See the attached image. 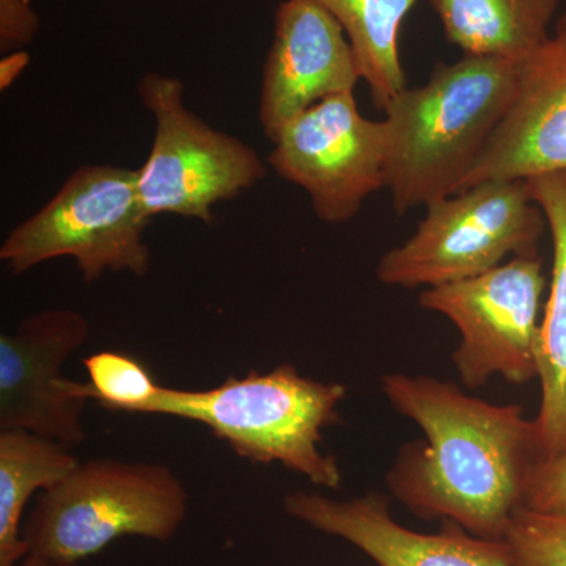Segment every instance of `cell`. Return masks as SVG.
Listing matches in <instances>:
<instances>
[{
	"instance_id": "12",
	"label": "cell",
	"mask_w": 566,
	"mask_h": 566,
	"mask_svg": "<svg viewBox=\"0 0 566 566\" xmlns=\"http://www.w3.org/2000/svg\"><path fill=\"white\" fill-rule=\"evenodd\" d=\"M566 174V11L523 63L512 106L458 192L483 181Z\"/></svg>"
},
{
	"instance_id": "15",
	"label": "cell",
	"mask_w": 566,
	"mask_h": 566,
	"mask_svg": "<svg viewBox=\"0 0 566 566\" xmlns=\"http://www.w3.org/2000/svg\"><path fill=\"white\" fill-rule=\"evenodd\" d=\"M446 39L474 57L524 62L547 39L558 0H428Z\"/></svg>"
},
{
	"instance_id": "9",
	"label": "cell",
	"mask_w": 566,
	"mask_h": 566,
	"mask_svg": "<svg viewBox=\"0 0 566 566\" xmlns=\"http://www.w3.org/2000/svg\"><path fill=\"white\" fill-rule=\"evenodd\" d=\"M273 144L268 163L308 193L324 222L349 221L371 193L386 188L385 123L365 118L354 92L315 104Z\"/></svg>"
},
{
	"instance_id": "20",
	"label": "cell",
	"mask_w": 566,
	"mask_h": 566,
	"mask_svg": "<svg viewBox=\"0 0 566 566\" xmlns=\"http://www.w3.org/2000/svg\"><path fill=\"white\" fill-rule=\"evenodd\" d=\"M524 509L566 517V455L536 464Z\"/></svg>"
},
{
	"instance_id": "22",
	"label": "cell",
	"mask_w": 566,
	"mask_h": 566,
	"mask_svg": "<svg viewBox=\"0 0 566 566\" xmlns=\"http://www.w3.org/2000/svg\"><path fill=\"white\" fill-rule=\"evenodd\" d=\"M28 63L29 55L24 51L10 52L6 59H2V62H0V87H2V91L9 88L17 81Z\"/></svg>"
},
{
	"instance_id": "19",
	"label": "cell",
	"mask_w": 566,
	"mask_h": 566,
	"mask_svg": "<svg viewBox=\"0 0 566 566\" xmlns=\"http://www.w3.org/2000/svg\"><path fill=\"white\" fill-rule=\"evenodd\" d=\"M513 566H566V517L520 509L504 538Z\"/></svg>"
},
{
	"instance_id": "2",
	"label": "cell",
	"mask_w": 566,
	"mask_h": 566,
	"mask_svg": "<svg viewBox=\"0 0 566 566\" xmlns=\"http://www.w3.org/2000/svg\"><path fill=\"white\" fill-rule=\"evenodd\" d=\"M521 63L474 55L439 62L427 84L387 104L386 189L397 214L458 192L512 106Z\"/></svg>"
},
{
	"instance_id": "10",
	"label": "cell",
	"mask_w": 566,
	"mask_h": 566,
	"mask_svg": "<svg viewBox=\"0 0 566 566\" xmlns=\"http://www.w3.org/2000/svg\"><path fill=\"white\" fill-rule=\"evenodd\" d=\"M88 335L87 318L69 308L39 312L0 335V431H31L70 449L87 439L82 416L91 398L63 365Z\"/></svg>"
},
{
	"instance_id": "11",
	"label": "cell",
	"mask_w": 566,
	"mask_h": 566,
	"mask_svg": "<svg viewBox=\"0 0 566 566\" xmlns=\"http://www.w3.org/2000/svg\"><path fill=\"white\" fill-rule=\"evenodd\" d=\"M360 80L356 52L333 14L315 0H283L260 93L259 118L268 139L277 140L315 104L354 92Z\"/></svg>"
},
{
	"instance_id": "13",
	"label": "cell",
	"mask_w": 566,
	"mask_h": 566,
	"mask_svg": "<svg viewBox=\"0 0 566 566\" xmlns=\"http://www.w3.org/2000/svg\"><path fill=\"white\" fill-rule=\"evenodd\" d=\"M286 515L323 534L338 536L378 566H513L504 539H486L442 521L438 534H419L398 524L378 493L331 499L294 491L283 499Z\"/></svg>"
},
{
	"instance_id": "5",
	"label": "cell",
	"mask_w": 566,
	"mask_h": 566,
	"mask_svg": "<svg viewBox=\"0 0 566 566\" xmlns=\"http://www.w3.org/2000/svg\"><path fill=\"white\" fill-rule=\"evenodd\" d=\"M406 243L376 266L387 286L433 289L486 273L505 256H536L546 219L527 180L483 181L428 205Z\"/></svg>"
},
{
	"instance_id": "1",
	"label": "cell",
	"mask_w": 566,
	"mask_h": 566,
	"mask_svg": "<svg viewBox=\"0 0 566 566\" xmlns=\"http://www.w3.org/2000/svg\"><path fill=\"white\" fill-rule=\"evenodd\" d=\"M381 389L424 434L401 447L387 472L394 497L424 521L504 539L542 461L535 420L523 406L488 403L430 376L385 375Z\"/></svg>"
},
{
	"instance_id": "21",
	"label": "cell",
	"mask_w": 566,
	"mask_h": 566,
	"mask_svg": "<svg viewBox=\"0 0 566 566\" xmlns=\"http://www.w3.org/2000/svg\"><path fill=\"white\" fill-rule=\"evenodd\" d=\"M39 18L31 0H0V46L2 51H20L35 36Z\"/></svg>"
},
{
	"instance_id": "16",
	"label": "cell",
	"mask_w": 566,
	"mask_h": 566,
	"mask_svg": "<svg viewBox=\"0 0 566 566\" xmlns=\"http://www.w3.org/2000/svg\"><path fill=\"white\" fill-rule=\"evenodd\" d=\"M77 464L61 442L31 431H0V566H18L29 556L21 531L29 499L57 485Z\"/></svg>"
},
{
	"instance_id": "4",
	"label": "cell",
	"mask_w": 566,
	"mask_h": 566,
	"mask_svg": "<svg viewBox=\"0 0 566 566\" xmlns=\"http://www.w3.org/2000/svg\"><path fill=\"white\" fill-rule=\"evenodd\" d=\"M188 509V491L169 465L85 461L41 493L22 538L29 553L74 566L122 536L169 542Z\"/></svg>"
},
{
	"instance_id": "17",
	"label": "cell",
	"mask_w": 566,
	"mask_h": 566,
	"mask_svg": "<svg viewBox=\"0 0 566 566\" xmlns=\"http://www.w3.org/2000/svg\"><path fill=\"white\" fill-rule=\"evenodd\" d=\"M344 28L371 99L385 109L406 88L401 28L419 0H315Z\"/></svg>"
},
{
	"instance_id": "8",
	"label": "cell",
	"mask_w": 566,
	"mask_h": 566,
	"mask_svg": "<svg viewBox=\"0 0 566 566\" xmlns=\"http://www.w3.org/2000/svg\"><path fill=\"white\" fill-rule=\"evenodd\" d=\"M545 285L538 255L513 256L476 277L420 293V307L444 315L461 335L452 360L465 387L476 389L494 375L512 385L538 378Z\"/></svg>"
},
{
	"instance_id": "14",
	"label": "cell",
	"mask_w": 566,
	"mask_h": 566,
	"mask_svg": "<svg viewBox=\"0 0 566 566\" xmlns=\"http://www.w3.org/2000/svg\"><path fill=\"white\" fill-rule=\"evenodd\" d=\"M527 185L554 244L553 281L536 352L542 405L534 419L542 461H549L566 455V174L542 175Z\"/></svg>"
},
{
	"instance_id": "7",
	"label": "cell",
	"mask_w": 566,
	"mask_h": 566,
	"mask_svg": "<svg viewBox=\"0 0 566 566\" xmlns=\"http://www.w3.org/2000/svg\"><path fill=\"white\" fill-rule=\"evenodd\" d=\"M139 95L155 117L151 151L137 170V193L151 219L177 214L210 223L216 203L263 180L266 167L255 150L193 115L177 77L145 74Z\"/></svg>"
},
{
	"instance_id": "3",
	"label": "cell",
	"mask_w": 566,
	"mask_h": 566,
	"mask_svg": "<svg viewBox=\"0 0 566 566\" xmlns=\"http://www.w3.org/2000/svg\"><path fill=\"white\" fill-rule=\"evenodd\" d=\"M345 395V386L305 378L282 364L270 374L230 376L212 389L163 387L147 416L202 423L251 463H281L315 486L337 490L340 465L319 444L324 428L337 423Z\"/></svg>"
},
{
	"instance_id": "23",
	"label": "cell",
	"mask_w": 566,
	"mask_h": 566,
	"mask_svg": "<svg viewBox=\"0 0 566 566\" xmlns=\"http://www.w3.org/2000/svg\"><path fill=\"white\" fill-rule=\"evenodd\" d=\"M18 566H62L50 560V558L41 557L39 554L29 553V556L24 558Z\"/></svg>"
},
{
	"instance_id": "6",
	"label": "cell",
	"mask_w": 566,
	"mask_h": 566,
	"mask_svg": "<svg viewBox=\"0 0 566 566\" xmlns=\"http://www.w3.org/2000/svg\"><path fill=\"white\" fill-rule=\"evenodd\" d=\"M150 221L137 193V170L88 164L7 237L0 260L13 274L71 256L85 282L107 271L142 277L150 270L144 240Z\"/></svg>"
},
{
	"instance_id": "18",
	"label": "cell",
	"mask_w": 566,
	"mask_h": 566,
	"mask_svg": "<svg viewBox=\"0 0 566 566\" xmlns=\"http://www.w3.org/2000/svg\"><path fill=\"white\" fill-rule=\"evenodd\" d=\"M85 395L111 411L147 415L163 387L144 364L132 356L99 352L85 357Z\"/></svg>"
}]
</instances>
